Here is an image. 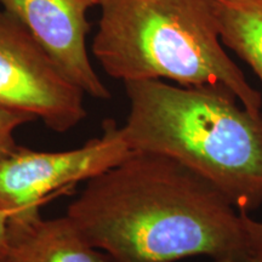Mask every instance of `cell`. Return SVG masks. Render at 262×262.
<instances>
[{
  "label": "cell",
  "instance_id": "277c9868",
  "mask_svg": "<svg viewBox=\"0 0 262 262\" xmlns=\"http://www.w3.org/2000/svg\"><path fill=\"white\" fill-rule=\"evenodd\" d=\"M84 95L21 22L0 10V106L66 133L88 116Z\"/></svg>",
  "mask_w": 262,
  "mask_h": 262
},
{
  "label": "cell",
  "instance_id": "3957f363",
  "mask_svg": "<svg viewBox=\"0 0 262 262\" xmlns=\"http://www.w3.org/2000/svg\"><path fill=\"white\" fill-rule=\"evenodd\" d=\"M91 52L113 79L226 88L262 114V96L221 42L210 0H100Z\"/></svg>",
  "mask_w": 262,
  "mask_h": 262
},
{
  "label": "cell",
  "instance_id": "9c48e42d",
  "mask_svg": "<svg viewBox=\"0 0 262 262\" xmlns=\"http://www.w3.org/2000/svg\"><path fill=\"white\" fill-rule=\"evenodd\" d=\"M35 120L27 113L0 106V158L15 149V131L25 124Z\"/></svg>",
  "mask_w": 262,
  "mask_h": 262
},
{
  "label": "cell",
  "instance_id": "7a4b0ae2",
  "mask_svg": "<svg viewBox=\"0 0 262 262\" xmlns=\"http://www.w3.org/2000/svg\"><path fill=\"white\" fill-rule=\"evenodd\" d=\"M120 126L133 152L168 157L211 182L238 211L262 205V114L228 89L163 80L126 81Z\"/></svg>",
  "mask_w": 262,
  "mask_h": 262
},
{
  "label": "cell",
  "instance_id": "6da1fadb",
  "mask_svg": "<svg viewBox=\"0 0 262 262\" xmlns=\"http://www.w3.org/2000/svg\"><path fill=\"white\" fill-rule=\"evenodd\" d=\"M66 216L116 262L249 258L232 202L187 166L155 153L133 152L86 181Z\"/></svg>",
  "mask_w": 262,
  "mask_h": 262
},
{
  "label": "cell",
  "instance_id": "52a82bcc",
  "mask_svg": "<svg viewBox=\"0 0 262 262\" xmlns=\"http://www.w3.org/2000/svg\"><path fill=\"white\" fill-rule=\"evenodd\" d=\"M40 209L11 216L0 262H116L88 243L67 216L45 220Z\"/></svg>",
  "mask_w": 262,
  "mask_h": 262
},
{
  "label": "cell",
  "instance_id": "7c38bea8",
  "mask_svg": "<svg viewBox=\"0 0 262 262\" xmlns=\"http://www.w3.org/2000/svg\"><path fill=\"white\" fill-rule=\"evenodd\" d=\"M215 262H241V261L235 260V258H232V257H225V258H219V260H215ZM245 262H257V261H255L254 258H248Z\"/></svg>",
  "mask_w": 262,
  "mask_h": 262
},
{
  "label": "cell",
  "instance_id": "5b68a950",
  "mask_svg": "<svg viewBox=\"0 0 262 262\" xmlns=\"http://www.w3.org/2000/svg\"><path fill=\"white\" fill-rule=\"evenodd\" d=\"M133 150L120 126L108 119L102 135L78 148L40 152L18 146L0 158V210L40 209L52 196L113 168Z\"/></svg>",
  "mask_w": 262,
  "mask_h": 262
},
{
  "label": "cell",
  "instance_id": "8992f818",
  "mask_svg": "<svg viewBox=\"0 0 262 262\" xmlns=\"http://www.w3.org/2000/svg\"><path fill=\"white\" fill-rule=\"evenodd\" d=\"M100 0H0L33 39L84 94L108 100L110 90L98 77L86 48L88 12Z\"/></svg>",
  "mask_w": 262,
  "mask_h": 262
},
{
  "label": "cell",
  "instance_id": "30bf717a",
  "mask_svg": "<svg viewBox=\"0 0 262 262\" xmlns=\"http://www.w3.org/2000/svg\"><path fill=\"white\" fill-rule=\"evenodd\" d=\"M239 214L247 242L249 258L262 262V221L255 220L245 211H239Z\"/></svg>",
  "mask_w": 262,
  "mask_h": 262
},
{
  "label": "cell",
  "instance_id": "8fae6325",
  "mask_svg": "<svg viewBox=\"0 0 262 262\" xmlns=\"http://www.w3.org/2000/svg\"><path fill=\"white\" fill-rule=\"evenodd\" d=\"M16 215L15 212L0 210V260L4 257L6 248H8V226L11 216Z\"/></svg>",
  "mask_w": 262,
  "mask_h": 262
},
{
  "label": "cell",
  "instance_id": "ba28073f",
  "mask_svg": "<svg viewBox=\"0 0 262 262\" xmlns=\"http://www.w3.org/2000/svg\"><path fill=\"white\" fill-rule=\"evenodd\" d=\"M221 42L262 81V0H210Z\"/></svg>",
  "mask_w": 262,
  "mask_h": 262
}]
</instances>
